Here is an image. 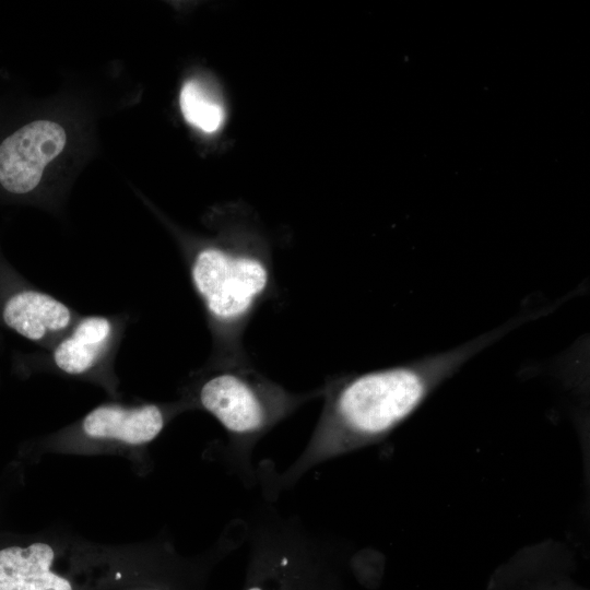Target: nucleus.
Listing matches in <instances>:
<instances>
[{
    "label": "nucleus",
    "mask_w": 590,
    "mask_h": 590,
    "mask_svg": "<svg viewBox=\"0 0 590 590\" xmlns=\"http://www.w3.org/2000/svg\"><path fill=\"white\" fill-rule=\"evenodd\" d=\"M197 399L232 435L247 437L268 429L305 397L291 394L250 365H241L205 367Z\"/></svg>",
    "instance_id": "nucleus-3"
},
{
    "label": "nucleus",
    "mask_w": 590,
    "mask_h": 590,
    "mask_svg": "<svg viewBox=\"0 0 590 590\" xmlns=\"http://www.w3.org/2000/svg\"><path fill=\"white\" fill-rule=\"evenodd\" d=\"M184 259L212 338L205 367L249 365L244 333L260 305L276 293L272 260L253 238L186 239Z\"/></svg>",
    "instance_id": "nucleus-2"
},
{
    "label": "nucleus",
    "mask_w": 590,
    "mask_h": 590,
    "mask_svg": "<svg viewBox=\"0 0 590 590\" xmlns=\"http://www.w3.org/2000/svg\"><path fill=\"white\" fill-rule=\"evenodd\" d=\"M534 318V310L523 312L450 350L332 380L326 389L312 450L332 456L384 438L471 358Z\"/></svg>",
    "instance_id": "nucleus-1"
},
{
    "label": "nucleus",
    "mask_w": 590,
    "mask_h": 590,
    "mask_svg": "<svg viewBox=\"0 0 590 590\" xmlns=\"http://www.w3.org/2000/svg\"><path fill=\"white\" fill-rule=\"evenodd\" d=\"M248 590H261V589L255 587V588H250V589H248Z\"/></svg>",
    "instance_id": "nucleus-9"
},
{
    "label": "nucleus",
    "mask_w": 590,
    "mask_h": 590,
    "mask_svg": "<svg viewBox=\"0 0 590 590\" xmlns=\"http://www.w3.org/2000/svg\"><path fill=\"white\" fill-rule=\"evenodd\" d=\"M165 418L164 409L156 404L107 403L88 412L82 420L81 429L88 438L140 445L161 433Z\"/></svg>",
    "instance_id": "nucleus-6"
},
{
    "label": "nucleus",
    "mask_w": 590,
    "mask_h": 590,
    "mask_svg": "<svg viewBox=\"0 0 590 590\" xmlns=\"http://www.w3.org/2000/svg\"><path fill=\"white\" fill-rule=\"evenodd\" d=\"M128 322L127 314L81 315L48 349L16 356L69 376L110 379Z\"/></svg>",
    "instance_id": "nucleus-4"
},
{
    "label": "nucleus",
    "mask_w": 590,
    "mask_h": 590,
    "mask_svg": "<svg viewBox=\"0 0 590 590\" xmlns=\"http://www.w3.org/2000/svg\"><path fill=\"white\" fill-rule=\"evenodd\" d=\"M179 106L185 120L203 133H214L224 125L225 107L221 98L198 79L182 84Z\"/></svg>",
    "instance_id": "nucleus-8"
},
{
    "label": "nucleus",
    "mask_w": 590,
    "mask_h": 590,
    "mask_svg": "<svg viewBox=\"0 0 590 590\" xmlns=\"http://www.w3.org/2000/svg\"><path fill=\"white\" fill-rule=\"evenodd\" d=\"M80 316L67 303L32 284L0 250V328L46 350Z\"/></svg>",
    "instance_id": "nucleus-5"
},
{
    "label": "nucleus",
    "mask_w": 590,
    "mask_h": 590,
    "mask_svg": "<svg viewBox=\"0 0 590 590\" xmlns=\"http://www.w3.org/2000/svg\"><path fill=\"white\" fill-rule=\"evenodd\" d=\"M54 556L40 542L1 550L0 590H72L67 579L50 571Z\"/></svg>",
    "instance_id": "nucleus-7"
}]
</instances>
